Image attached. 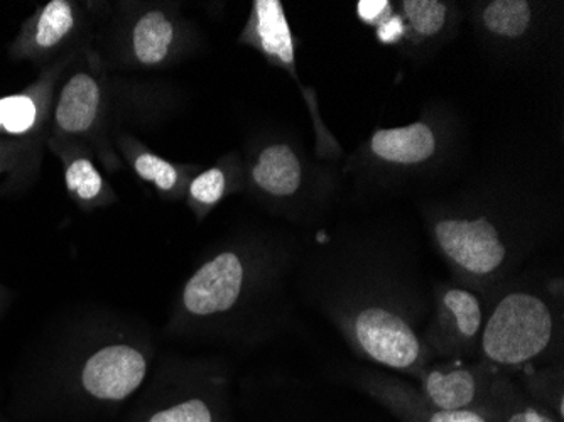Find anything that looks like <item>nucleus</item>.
I'll use <instances>...</instances> for the list:
<instances>
[{
	"instance_id": "obj_1",
	"label": "nucleus",
	"mask_w": 564,
	"mask_h": 422,
	"mask_svg": "<svg viewBox=\"0 0 564 422\" xmlns=\"http://www.w3.org/2000/svg\"><path fill=\"white\" fill-rule=\"evenodd\" d=\"M156 358L144 326L95 313L63 364L62 396L78 422H116L141 392Z\"/></svg>"
},
{
	"instance_id": "obj_2",
	"label": "nucleus",
	"mask_w": 564,
	"mask_h": 422,
	"mask_svg": "<svg viewBox=\"0 0 564 422\" xmlns=\"http://www.w3.org/2000/svg\"><path fill=\"white\" fill-rule=\"evenodd\" d=\"M123 422H236L227 377L198 364L164 361L127 408Z\"/></svg>"
},
{
	"instance_id": "obj_3",
	"label": "nucleus",
	"mask_w": 564,
	"mask_h": 422,
	"mask_svg": "<svg viewBox=\"0 0 564 422\" xmlns=\"http://www.w3.org/2000/svg\"><path fill=\"white\" fill-rule=\"evenodd\" d=\"M262 257L242 249L215 253L186 279L170 320L171 333L217 325L242 310L247 296L261 282Z\"/></svg>"
},
{
	"instance_id": "obj_4",
	"label": "nucleus",
	"mask_w": 564,
	"mask_h": 422,
	"mask_svg": "<svg viewBox=\"0 0 564 422\" xmlns=\"http://www.w3.org/2000/svg\"><path fill=\"white\" fill-rule=\"evenodd\" d=\"M72 68L65 80L63 76L59 80L47 136L85 142L107 171H117L120 158L107 141L109 87L104 62L97 51L84 47Z\"/></svg>"
},
{
	"instance_id": "obj_5",
	"label": "nucleus",
	"mask_w": 564,
	"mask_h": 422,
	"mask_svg": "<svg viewBox=\"0 0 564 422\" xmlns=\"http://www.w3.org/2000/svg\"><path fill=\"white\" fill-rule=\"evenodd\" d=\"M554 318L543 297L524 291L507 294L481 328L484 357L499 367L518 368L546 354Z\"/></svg>"
},
{
	"instance_id": "obj_6",
	"label": "nucleus",
	"mask_w": 564,
	"mask_h": 422,
	"mask_svg": "<svg viewBox=\"0 0 564 422\" xmlns=\"http://www.w3.org/2000/svg\"><path fill=\"white\" fill-rule=\"evenodd\" d=\"M90 30V6L75 0H51L22 22L18 36L9 44L12 62L55 65L80 53Z\"/></svg>"
},
{
	"instance_id": "obj_7",
	"label": "nucleus",
	"mask_w": 564,
	"mask_h": 422,
	"mask_svg": "<svg viewBox=\"0 0 564 422\" xmlns=\"http://www.w3.org/2000/svg\"><path fill=\"white\" fill-rule=\"evenodd\" d=\"M351 342L370 360L402 372L421 370L426 348L411 325L394 311L366 306L347 325Z\"/></svg>"
},
{
	"instance_id": "obj_8",
	"label": "nucleus",
	"mask_w": 564,
	"mask_h": 422,
	"mask_svg": "<svg viewBox=\"0 0 564 422\" xmlns=\"http://www.w3.org/2000/svg\"><path fill=\"white\" fill-rule=\"evenodd\" d=\"M434 239L446 259L468 278L487 279L499 274L509 256L499 230L485 218L440 221L434 227Z\"/></svg>"
},
{
	"instance_id": "obj_9",
	"label": "nucleus",
	"mask_w": 564,
	"mask_h": 422,
	"mask_svg": "<svg viewBox=\"0 0 564 422\" xmlns=\"http://www.w3.org/2000/svg\"><path fill=\"white\" fill-rule=\"evenodd\" d=\"M76 55L43 68L24 90L0 97V138H47L59 80Z\"/></svg>"
},
{
	"instance_id": "obj_10",
	"label": "nucleus",
	"mask_w": 564,
	"mask_h": 422,
	"mask_svg": "<svg viewBox=\"0 0 564 422\" xmlns=\"http://www.w3.org/2000/svg\"><path fill=\"white\" fill-rule=\"evenodd\" d=\"M481 328L484 311L478 297L467 289L448 288L440 296L427 343L438 354L459 357L480 342Z\"/></svg>"
},
{
	"instance_id": "obj_11",
	"label": "nucleus",
	"mask_w": 564,
	"mask_h": 422,
	"mask_svg": "<svg viewBox=\"0 0 564 422\" xmlns=\"http://www.w3.org/2000/svg\"><path fill=\"white\" fill-rule=\"evenodd\" d=\"M47 148L58 155L69 198L85 212L106 208L116 202V192L95 163V152L85 142L47 136Z\"/></svg>"
},
{
	"instance_id": "obj_12",
	"label": "nucleus",
	"mask_w": 564,
	"mask_h": 422,
	"mask_svg": "<svg viewBox=\"0 0 564 422\" xmlns=\"http://www.w3.org/2000/svg\"><path fill=\"white\" fill-rule=\"evenodd\" d=\"M494 382L475 368L436 367L421 372V396L440 411H481L489 402Z\"/></svg>"
},
{
	"instance_id": "obj_13",
	"label": "nucleus",
	"mask_w": 564,
	"mask_h": 422,
	"mask_svg": "<svg viewBox=\"0 0 564 422\" xmlns=\"http://www.w3.org/2000/svg\"><path fill=\"white\" fill-rule=\"evenodd\" d=\"M176 19L163 8H144L127 24L123 47L131 65L160 68L173 56L177 44Z\"/></svg>"
},
{
	"instance_id": "obj_14",
	"label": "nucleus",
	"mask_w": 564,
	"mask_h": 422,
	"mask_svg": "<svg viewBox=\"0 0 564 422\" xmlns=\"http://www.w3.org/2000/svg\"><path fill=\"white\" fill-rule=\"evenodd\" d=\"M369 392L401 422H490L481 411H440L416 390L395 380L367 382Z\"/></svg>"
},
{
	"instance_id": "obj_15",
	"label": "nucleus",
	"mask_w": 564,
	"mask_h": 422,
	"mask_svg": "<svg viewBox=\"0 0 564 422\" xmlns=\"http://www.w3.org/2000/svg\"><path fill=\"white\" fill-rule=\"evenodd\" d=\"M250 33H252L253 43L258 44L269 58L278 59L282 65L293 66V33L281 2L278 0L253 2Z\"/></svg>"
},
{
	"instance_id": "obj_16",
	"label": "nucleus",
	"mask_w": 564,
	"mask_h": 422,
	"mask_svg": "<svg viewBox=\"0 0 564 422\" xmlns=\"http://www.w3.org/2000/svg\"><path fill=\"white\" fill-rule=\"evenodd\" d=\"M252 181L268 195L291 196L301 186V163L288 144H271L262 149L252 166Z\"/></svg>"
},
{
	"instance_id": "obj_17",
	"label": "nucleus",
	"mask_w": 564,
	"mask_h": 422,
	"mask_svg": "<svg viewBox=\"0 0 564 422\" xmlns=\"http://www.w3.org/2000/svg\"><path fill=\"white\" fill-rule=\"evenodd\" d=\"M434 149H436V139L426 123L377 130L372 138V151L379 155L380 160L389 163H423L434 154Z\"/></svg>"
},
{
	"instance_id": "obj_18",
	"label": "nucleus",
	"mask_w": 564,
	"mask_h": 422,
	"mask_svg": "<svg viewBox=\"0 0 564 422\" xmlns=\"http://www.w3.org/2000/svg\"><path fill=\"white\" fill-rule=\"evenodd\" d=\"M117 144L123 160L142 183L149 184L161 195H177L183 183L180 166L164 160L156 152L149 151L144 144L131 136H122Z\"/></svg>"
},
{
	"instance_id": "obj_19",
	"label": "nucleus",
	"mask_w": 564,
	"mask_h": 422,
	"mask_svg": "<svg viewBox=\"0 0 564 422\" xmlns=\"http://www.w3.org/2000/svg\"><path fill=\"white\" fill-rule=\"evenodd\" d=\"M485 414L490 422H561L553 411L538 401L524 398L507 382H494Z\"/></svg>"
},
{
	"instance_id": "obj_20",
	"label": "nucleus",
	"mask_w": 564,
	"mask_h": 422,
	"mask_svg": "<svg viewBox=\"0 0 564 422\" xmlns=\"http://www.w3.org/2000/svg\"><path fill=\"white\" fill-rule=\"evenodd\" d=\"M484 24L496 36H522L531 24V6L524 0H496L485 9Z\"/></svg>"
},
{
	"instance_id": "obj_21",
	"label": "nucleus",
	"mask_w": 564,
	"mask_h": 422,
	"mask_svg": "<svg viewBox=\"0 0 564 422\" xmlns=\"http://www.w3.org/2000/svg\"><path fill=\"white\" fill-rule=\"evenodd\" d=\"M41 141H46V138H0V177L18 174L19 171H36Z\"/></svg>"
},
{
	"instance_id": "obj_22",
	"label": "nucleus",
	"mask_w": 564,
	"mask_h": 422,
	"mask_svg": "<svg viewBox=\"0 0 564 422\" xmlns=\"http://www.w3.org/2000/svg\"><path fill=\"white\" fill-rule=\"evenodd\" d=\"M405 18L421 36L440 33L446 22V6L438 0H405Z\"/></svg>"
},
{
	"instance_id": "obj_23",
	"label": "nucleus",
	"mask_w": 564,
	"mask_h": 422,
	"mask_svg": "<svg viewBox=\"0 0 564 422\" xmlns=\"http://www.w3.org/2000/svg\"><path fill=\"white\" fill-rule=\"evenodd\" d=\"M228 180L227 174L221 167H210V170L203 171L202 174L195 177L189 183L188 195L189 199L198 206V209H210L212 206L217 205L225 193H227Z\"/></svg>"
},
{
	"instance_id": "obj_24",
	"label": "nucleus",
	"mask_w": 564,
	"mask_h": 422,
	"mask_svg": "<svg viewBox=\"0 0 564 422\" xmlns=\"http://www.w3.org/2000/svg\"><path fill=\"white\" fill-rule=\"evenodd\" d=\"M404 21H402L399 15H394V18L382 19V21H380L377 37H379L383 44H394L404 36Z\"/></svg>"
},
{
	"instance_id": "obj_25",
	"label": "nucleus",
	"mask_w": 564,
	"mask_h": 422,
	"mask_svg": "<svg viewBox=\"0 0 564 422\" xmlns=\"http://www.w3.org/2000/svg\"><path fill=\"white\" fill-rule=\"evenodd\" d=\"M388 11L389 2H386V0H362L357 6L358 15H360L364 22H369V24L382 21L383 14Z\"/></svg>"
},
{
	"instance_id": "obj_26",
	"label": "nucleus",
	"mask_w": 564,
	"mask_h": 422,
	"mask_svg": "<svg viewBox=\"0 0 564 422\" xmlns=\"http://www.w3.org/2000/svg\"><path fill=\"white\" fill-rule=\"evenodd\" d=\"M0 303H2V291H0Z\"/></svg>"
}]
</instances>
